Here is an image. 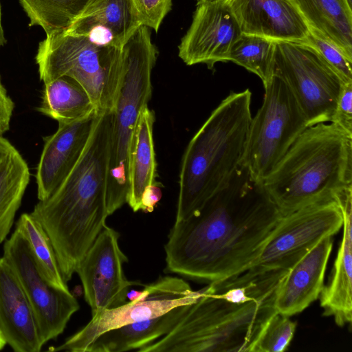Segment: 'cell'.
<instances>
[{
    "instance_id": "obj_31",
    "label": "cell",
    "mask_w": 352,
    "mask_h": 352,
    "mask_svg": "<svg viewBox=\"0 0 352 352\" xmlns=\"http://www.w3.org/2000/svg\"><path fill=\"white\" fill-rule=\"evenodd\" d=\"M141 25L157 32L172 7V0H131Z\"/></svg>"
},
{
    "instance_id": "obj_24",
    "label": "cell",
    "mask_w": 352,
    "mask_h": 352,
    "mask_svg": "<svg viewBox=\"0 0 352 352\" xmlns=\"http://www.w3.org/2000/svg\"><path fill=\"white\" fill-rule=\"evenodd\" d=\"M30 178L29 167L21 153L0 137V243L10 232Z\"/></svg>"
},
{
    "instance_id": "obj_9",
    "label": "cell",
    "mask_w": 352,
    "mask_h": 352,
    "mask_svg": "<svg viewBox=\"0 0 352 352\" xmlns=\"http://www.w3.org/2000/svg\"><path fill=\"white\" fill-rule=\"evenodd\" d=\"M271 73L287 85L309 126L331 122L345 83L314 47L274 41Z\"/></svg>"
},
{
    "instance_id": "obj_22",
    "label": "cell",
    "mask_w": 352,
    "mask_h": 352,
    "mask_svg": "<svg viewBox=\"0 0 352 352\" xmlns=\"http://www.w3.org/2000/svg\"><path fill=\"white\" fill-rule=\"evenodd\" d=\"M154 122V112L148 105L144 107L137 121L130 157L126 204L133 212L142 210V197L146 189L157 184L153 135Z\"/></svg>"
},
{
    "instance_id": "obj_8",
    "label": "cell",
    "mask_w": 352,
    "mask_h": 352,
    "mask_svg": "<svg viewBox=\"0 0 352 352\" xmlns=\"http://www.w3.org/2000/svg\"><path fill=\"white\" fill-rule=\"evenodd\" d=\"M262 105L252 118L241 165L262 183L287 151L309 126L285 82L270 74L263 83Z\"/></svg>"
},
{
    "instance_id": "obj_33",
    "label": "cell",
    "mask_w": 352,
    "mask_h": 352,
    "mask_svg": "<svg viewBox=\"0 0 352 352\" xmlns=\"http://www.w3.org/2000/svg\"><path fill=\"white\" fill-rule=\"evenodd\" d=\"M14 104L0 79V137L10 129Z\"/></svg>"
},
{
    "instance_id": "obj_30",
    "label": "cell",
    "mask_w": 352,
    "mask_h": 352,
    "mask_svg": "<svg viewBox=\"0 0 352 352\" xmlns=\"http://www.w3.org/2000/svg\"><path fill=\"white\" fill-rule=\"evenodd\" d=\"M304 43L314 47L338 72L345 84L352 83V60L339 48L312 31Z\"/></svg>"
},
{
    "instance_id": "obj_23",
    "label": "cell",
    "mask_w": 352,
    "mask_h": 352,
    "mask_svg": "<svg viewBox=\"0 0 352 352\" xmlns=\"http://www.w3.org/2000/svg\"><path fill=\"white\" fill-rule=\"evenodd\" d=\"M311 31L352 60V8L346 0H292Z\"/></svg>"
},
{
    "instance_id": "obj_32",
    "label": "cell",
    "mask_w": 352,
    "mask_h": 352,
    "mask_svg": "<svg viewBox=\"0 0 352 352\" xmlns=\"http://www.w3.org/2000/svg\"><path fill=\"white\" fill-rule=\"evenodd\" d=\"M331 122L352 135V83L343 86Z\"/></svg>"
},
{
    "instance_id": "obj_1",
    "label": "cell",
    "mask_w": 352,
    "mask_h": 352,
    "mask_svg": "<svg viewBox=\"0 0 352 352\" xmlns=\"http://www.w3.org/2000/svg\"><path fill=\"white\" fill-rule=\"evenodd\" d=\"M282 217L241 165L196 212L175 221L164 245L165 271L209 283L239 274L253 265Z\"/></svg>"
},
{
    "instance_id": "obj_28",
    "label": "cell",
    "mask_w": 352,
    "mask_h": 352,
    "mask_svg": "<svg viewBox=\"0 0 352 352\" xmlns=\"http://www.w3.org/2000/svg\"><path fill=\"white\" fill-rule=\"evenodd\" d=\"M274 42L266 38L241 34L232 45L228 60L254 73L264 83L270 76Z\"/></svg>"
},
{
    "instance_id": "obj_5",
    "label": "cell",
    "mask_w": 352,
    "mask_h": 352,
    "mask_svg": "<svg viewBox=\"0 0 352 352\" xmlns=\"http://www.w3.org/2000/svg\"><path fill=\"white\" fill-rule=\"evenodd\" d=\"M251 101L249 89L230 92L189 142L182 160L175 221L196 212L241 165Z\"/></svg>"
},
{
    "instance_id": "obj_2",
    "label": "cell",
    "mask_w": 352,
    "mask_h": 352,
    "mask_svg": "<svg viewBox=\"0 0 352 352\" xmlns=\"http://www.w3.org/2000/svg\"><path fill=\"white\" fill-rule=\"evenodd\" d=\"M276 283L257 268L209 283L166 335L138 352H252L276 312Z\"/></svg>"
},
{
    "instance_id": "obj_15",
    "label": "cell",
    "mask_w": 352,
    "mask_h": 352,
    "mask_svg": "<svg viewBox=\"0 0 352 352\" xmlns=\"http://www.w3.org/2000/svg\"><path fill=\"white\" fill-rule=\"evenodd\" d=\"M241 33L304 43L311 30L292 0H226Z\"/></svg>"
},
{
    "instance_id": "obj_37",
    "label": "cell",
    "mask_w": 352,
    "mask_h": 352,
    "mask_svg": "<svg viewBox=\"0 0 352 352\" xmlns=\"http://www.w3.org/2000/svg\"><path fill=\"white\" fill-rule=\"evenodd\" d=\"M225 1V0H197V3H201L204 2H208V1Z\"/></svg>"
},
{
    "instance_id": "obj_10",
    "label": "cell",
    "mask_w": 352,
    "mask_h": 352,
    "mask_svg": "<svg viewBox=\"0 0 352 352\" xmlns=\"http://www.w3.org/2000/svg\"><path fill=\"white\" fill-rule=\"evenodd\" d=\"M194 291L184 279L170 276H160L146 285L133 300L92 316L80 330L63 343L48 349L51 351L85 352L87 346L100 334L122 326L157 317L171 309L196 300Z\"/></svg>"
},
{
    "instance_id": "obj_18",
    "label": "cell",
    "mask_w": 352,
    "mask_h": 352,
    "mask_svg": "<svg viewBox=\"0 0 352 352\" xmlns=\"http://www.w3.org/2000/svg\"><path fill=\"white\" fill-rule=\"evenodd\" d=\"M0 331L15 352H39L44 346L28 298L3 256H0Z\"/></svg>"
},
{
    "instance_id": "obj_38",
    "label": "cell",
    "mask_w": 352,
    "mask_h": 352,
    "mask_svg": "<svg viewBox=\"0 0 352 352\" xmlns=\"http://www.w3.org/2000/svg\"><path fill=\"white\" fill-rule=\"evenodd\" d=\"M350 7L352 8V0H346Z\"/></svg>"
},
{
    "instance_id": "obj_26",
    "label": "cell",
    "mask_w": 352,
    "mask_h": 352,
    "mask_svg": "<svg viewBox=\"0 0 352 352\" xmlns=\"http://www.w3.org/2000/svg\"><path fill=\"white\" fill-rule=\"evenodd\" d=\"M25 239L41 275L54 287L69 292L56 255L47 232L31 214L23 213L16 222L15 228Z\"/></svg>"
},
{
    "instance_id": "obj_19",
    "label": "cell",
    "mask_w": 352,
    "mask_h": 352,
    "mask_svg": "<svg viewBox=\"0 0 352 352\" xmlns=\"http://www.w3.org/2000/svg\"><path fill=\"white\" fill-rule=\"evenodd\" d=\"M140 25L131 0H91L64 32L122 50Z\"/></svg>"
},
{
    "instance_id": "obj_14",
    "label": "cell",
    "mask_w": 352,
    "mask_h": 352,
    "mask_svg": "<svg viewBox=\"0 0 352 352\" xmlns=\"http://www.w3.org/2000/svg\"><path fill=\"white\" fill-rule=\"evenodd\" d=\"M241 34L226 0L197 3L178 55L187 65L203 63L212 69L217 63L228 62L231 48Z\"/></svg>"
},
{
    "instance_id": "obj_12",
    "label": "cell",
    "mask_w": 352,
    "mask_h": 352,
    "mask_svg": "<svg viewBox=\"0 0 352 352\" xmlns=\"http://www.w3.org/2000/svg\"><path fill=\"white\" fill-rule=\"evenodd\" d=\"M16 274L32 308L45 345L65 330L80 309L75 296L52 286L40 274L28 243L16 229L3 243V255Z\"/></svg>"
},
{
    "instance_id": "obj_13",
    "label": "cell",
    "mask_w": 352,
    "mask_h": 352,
    "mask_svg": "<svg viewBox=\"0 0 352 352\" xmlns=\"http://www.w3.org/2000/svg\"><path fill=\"white\" fill-rule=\"evenodd\" d=\"M119 236L106 224L76 270L92 316L124 304L129 289L141 285L124 276L123 264L128 262V258L120 248Z\"/></svg>"
},
{
    "instance_id": "obj_25",
    "label": "cell",
    "mask_w": 352,
    "mask_h": 352,
    "mask_svg": "<svg viewBox=\"0 0 352 352\" xmlns=\"http://www.w3.org/2000/svg\"><path fill=\"white\" fill-rule=\"evenodd\" d=\"M44 85L38 111L58 123L80 120L96 112L88 94L73 78L61 76Z\"/></svg>"
},
{
    "instance_id": "obj_34",
    "label": "cell",
    "mask_w": 352,
    "mask_h": 352,
    "mask_svg": "<svg viewBox=\"0 0 352 352\" xmlns=\"http://www.w3.org/2000/svg\"><path fill=\"white\" fill-rule=\"evenodd\" d=\"M162 197V191L157 184L146 189L142 197V211L151 212Z\"/></svg>"
},
{
    "instance_id": "obj_17",
    "label": "cell",
    "mask_w": 352,
    "mask_h": 352,
    "mask_svg": "<svg viewBox=\"0 0 352 352\" xmlns=\"http://www.w3.org/2000/svg\"><path fill=\"white\" fill-rule=\"evenodd\" d=\"M332 248V236H327L290 267L276 292L277 312L290 317L319 298Z\"/></svg>"
},
{
    "instance_id": "obj_3",
    "label": "cell",
    "mask_w": 352,
    "mask_h": 352,
    "mask_svg": "<svg viewBox=\"0 0 352 352\" xmlns=\"http://www.w3.org/2000/svg\"><path fill=\"white\" fill-rule=\"evenodd\" d=\"M113 111L97 112L82 155L58 188L38 201L31 214L53 245L65 282L106 225L111 136Z\"/></svg>"
},
{
    "instance_id": "obj_35",
    "label": "cell",
    "mask_w": 352,
    "mask_h": 352,
    "mask_svg": "<svg viewBox=\"0 0 352 352\" xmlns=\"http://www.w3.org/2000/svg\"><path fill=\"white\" fill-rule=\"evenodd\" d=\"M1 6L0 1V47L3 46L6 43V38L4 34V31L2 25V19H1Z\"/></svg>"
},
{
    "instance_id": "obj_4",
    "label": "cell",
    "mask_w": 352,
    "mask_h": 352,
    "mask_svg": "<svg viewBox=\"0 0 352 352\" xmlns=\"http://www.w3.org/2000/svg\"><path fill=\"white\" fill-rule=\"evenodd\" d=\"M262 185L283 216L334 199L352 186V135L333 122L309 126Z\"/></svg>"
},
{
    "instance_id": "obj_11",
    "label": "cell",
    "mask_w": 352,
    "mask_h": 352,
    "mask_svg": "<svg viewBox=\"0 0 352 352\" xmlns=\"http://www.w3.org/2000/svg\"><path fill=\"white\" fill-rule=\"evenodd\" d=\"M343 221L335 199L311 204L283 215L252 266L289 269L322 239L336 234Z\"/></svg>"
},
{
    "instance_id": "obj_36",
    "label": "cell",
    "mask_w": 352,
    "mask_h": 352,
    "mask_svg": "<svg viewBox=\"0 0 352 352\" xmlns=\"http://www.w3.org/2000/svg\"><path fill=\"white\" fill-rule=\"evenodd\" d=\"M7 344L1 331H0V351L2 350Z\"/></svg>"
},
{
    "instance_id": "obj_7",
    "label": "cell",
    "mask_w": 352,
    "mask_h": 352,
    "mask_svg": "<svg viewBox=\"0 0 352 352\" xmlns=\"http://www.w3.org/2000/svg\"><path fill=\"white\" fill-rule=\"evenodd\" d=\"M35 60L43 83L72 78L88 94L96 112L113 111L123 80L122 50L62 32L39 43Z\"/></svg>"
},
{
    "instance_id": "obj_27",
    "label": "cell",
    "mask_w": 352,
    "mask_h": 352,
    "mask_svg": "<svg viewBox=\"0 0 352 352\" xmlns=\"http://www.w3.org/2000/svg\"><path fill=\"white\" fill-rule=\"evenodd\" d=\"M91 0H19L30 19V26L38 25L46 36L65 32Z\"/></svg>"
},
{
    "instance_id": "obj_16",
    "label": "cell",
    "mask_w": 352,
    "mask_h": 352,
    "mask_svg": "<svg viewBox=\"0 0 352 352\" xmlns=\"http://www.w3.org/2000/svg\"><path fill=\"white\" fill-rule=\"evenodd\" d=\"M97 112L84 119L58 123L56 131L45 137L36 171L37 198L51 196L77 163L88 142Z\"/></svg>"
},
{
    "instance_id": "obj_6",
    "label": "cell",
    "mask_w": 352,
    "mask_h": 352,
    "mask_svg": "<svg viewBox=\"0 0 352 352\" xmlns=\"http://www.w3.org/2000/svg\"><path fill=\"white\" fill-rule=\"evenodd\" d=\"M124 75L113 110L107 204L109 215L126 204L132 141L142 109L152 95L151 73L157 50L148 28L140 25L124 44Z\"/></svg>"
},
{
    "instance_id": "obj_29",
    "label": "cell",
    "mask_w": 352,
    "mask_h": 352,
    "mask_svg": "<svg viewBox=\"0 0 352 352\" xmlns=\"http://www.w3.org/2000/svg\"><path fill=\"white\" fill-rule=\"evenodd\" d=\"M296 324L289 316L276 312L267 321L252 352H283L287 350L296 331Z\"/></svg>"
},
{
    "instance_id": "obj_21",
    "label": "cell",
    "mask_w": 352,
    "mask_h": 352,
    "mask_svg": "<svg viewBox=\"0 0 352 352\" xmlns=\"http://www.w3.org/2000/svg\"><path fill=\"white\" fill-rule=\"evenodd\" d=\"M194 301L177 306L157 317L107 331L94 339L85 352L138 351L168 334Z\"/></svg>"
},
{
    "instance_id": "obj_20",
    "label": "cell",
    "mask_w": 352,
    "mask_h": 352,
    "mask_svg": "<svg viewBox=\"0 0 352 352\" xmlns=\"http://www.w3.org/2000/svg\"><path fill=\"white\" fill-rule=\"evenodd\" d=\"M334 199L342 212L343 234L330 278L319 298L324 315L344 327L352 320V186L338 192Z\"/></svg>"
}]
</instances>
